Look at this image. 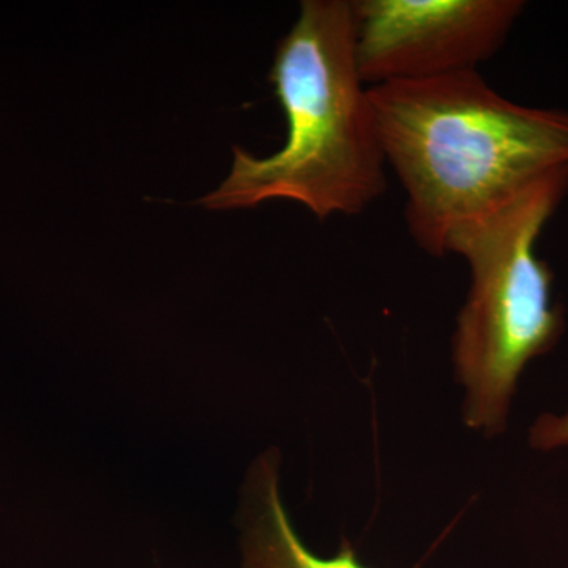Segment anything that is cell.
I'll return each instance as SVG.
<instances>
[{"label":"cell","instance_id":"obj_3","mask_svg":"<svg viewBox=\"0 0 568 568\" xmlns=\"http://www.w3.org/2000/svg\"><path fill=\"white\" fill-rule=\"evenodd\" d=\"M567 192L568 166L558 168L448 234L446 252L462 256L470 271L452 364L465 390L463 420L481 435L506 432L519 377L562 334V313L551 302L552 274L536 245Z\"/></svg>","mask_w":568,"mask_h":568},{"label":"cell","instance_id":"obj_2","mask_svg":"<svg viewBox=\"0 0 568 568\" xmlns=\"http://www.w3.org/2000/svg\"><path fill=\"white\" fill-rule=\"evenodd\" d=\"M268 81L286 115V142L264 159L234 145L230 175L196 204L231 211L287 200L323 222L357 215L379 200L387 162L358 73L351 2L304 0L276 47Z\"/></svg>","mask_w":568,"mask_h":568},{"label":"cell","instance_id":"obj_6","mask_svg":"<svg viewBox=\"0 0 568 568\" xmlns=\"http://www.w3.org/2000/svg\"><path fill=\"white\" fill-rule=\"evenodd\" d=\"M529 444L534 450L552 452L568 447V409L564 414H541L530 425Z\"/></svg>","mask_w":568,"mask_h":568},{"label":"cell","instance_id":"obj_4","mask_svg":"<svg viewBox=\"0 0 568 568\" xmlns=\"http://www.w3.org/2000/svg\"><path fill=\"white\" fill-rule=\"evenodd\" d=\"M355 58L368 88L474 71L506 41L519 0H355Z\"/></svg>","mask_w":568,"mask_h":568},{"label":"cell","instance_id":"obj_5","mask_svg":"<svg viewBox=\"0 0 568 568\" xmlns=\"http://www.w3.org/2000/svg\"><path fill=\"white\" fill-rule=\"evenodd\" d=\"M242 549L244 568H373L347 540L328 558L306 548L280 496L275 454L264 455L254 466Z\"/></svg>","mask_w":568,"mask_h":568},{"label":"cell","instance_id":"obj_1","mask_svg":"<svg viewBox=\"0 0 568 568\" xmlns=\"http://www.w3.org/2000/svg\"><path fill=\"white\" fill-rule=\"evenodd\" d=\"M388 166L416 244L446 256L448 234L568 166V111L510 102L477 70L369 88Z\"/></svg>","mask_w":568,"mask_h":568}]
</instances>
